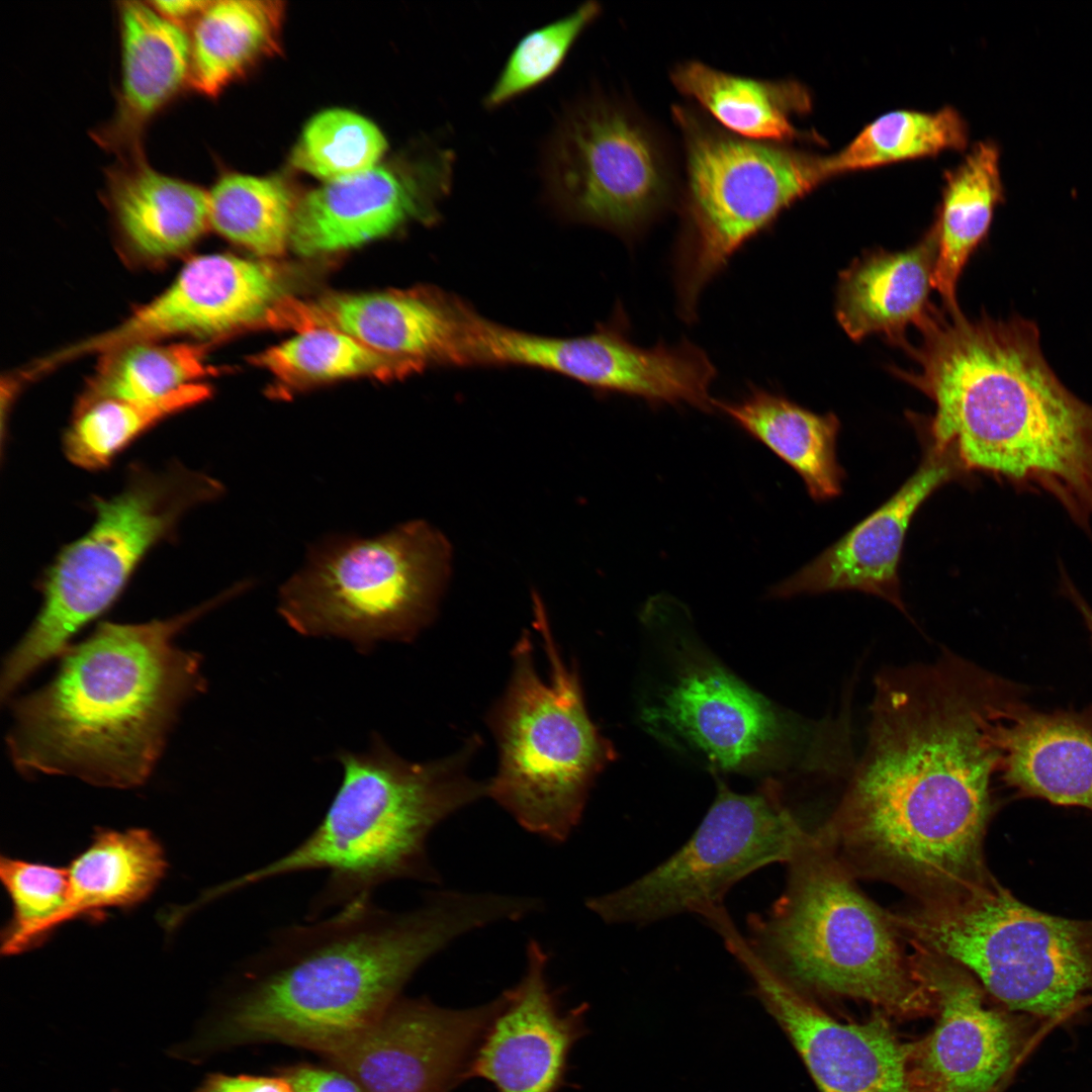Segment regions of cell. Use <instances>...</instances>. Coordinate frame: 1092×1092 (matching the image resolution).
<instances>
[{
  "instance_id": "obj_1",
  "label": "cell",
  "mask_w": 1092,
  "mask_h": 1092,
  "mask_svg": "<svg viewBox=\"0 0 1092 1092\" xmlns=\"http://www.w3.org/2000/svg\"><path fill=\"white\" fill-rule=\"evenodd\" d=\"M1003 688L948 651L877 675L864 749L816 831L853 876L895 883L922 903L992 878L983 841Z\"/></svg>"
},
{
  "instance_id": "obj_2",
  "label": "cell",
  "mask_w": 1092,
  "mask_h": 1092,
  "mask_svg": "<svg viewBox=\"0 0 1092 1092\" xmlns=\"http://www.w3.org/2000/svg\"><path fill=\"white\" fill-rule=\"evenodd\" d=\"M510 915L503 894L438 890L404 911L364 898L278 929L244 962L242 989L200 1042L275 1041L327 1056L375 1023L430 959Z\"/></svg>"
},
{
  "instance_id": "obj_3",
  "label": "cell",
  "mask_w": 1092,
  "mask_h": 1092,
  "mask_svg": "<svg viewBox=\"0 0 1092 1092\" xmlns=\"http://www.w3.org/2000/svg\"><path fill=\"white\" fill-rule=\"evenodd\" d=\"M934 310L917 367L898 374L935 404L928 440L951 447L966 472L1046 493L1084 530L1092 525V404L1049 365L1036 326Z\"/></svg>"
},
{
  "instance_id": "obj_4",
  "label": "cell",
  "mask_w": 1092,
  "mask_h": 1092,
  "mask_svg": "<svg viewBox=\"0 0 1092 1092\" xmlns=\"http://www.w3.org/2000/svg\"><path fill=\"white\" fill-rule=\"evenodd\" d=\"M231 594L167 620L105 622L67 648L49 684L14 705L15 766L103 787L144 784L179 710L205 689L200 655L174 638Z\"/></svg>"
},
{
  "instance_id": "obj_5",
  "label": "cell",
  "mask_w": 1092,
  "mask_h": 1092,
  "mask_svg": "<svg viewBox=\"0 0 1092 1092\" xmlns=\"http://www.w3.org/2000/svg\"><path fill=\"white\" fill-rule=\"evenodd\" d=\"M476 744L427 762L406 760L380 739L367 751L340 753L343 779L315 829L283 855L223 883V892L323 870L327 879L310 904L312 919L371 898L392 881L438 883L427 848L431 832L486 796V784L467 769Z\"/></svg>"
},
{
  "instance_id": "obj_6",
  "label": "cell",
  "mask_w": 1092,
  "mask_h": 1092,
  "mask_svg": "<svg viewBox=\"0 0 1092 1092\" xmlns=\"http://www.w3.org/2000/svg\"><path fill=\"white\" fill-rule=\"evenodd\" d=\"M787 866L782 894L747 917L743 934L771 972L810 997L859 999L897 1016L935 1011L894 915L857 888L815 832Z\"/></svg>"
},
{
  "instance_id": "obj_7",
  "label": "cell",
  "mask_w": 1092,
  "mask_h": 1092,
  "mask_svg": "<svg viewBox=\"0 0 1092 1092\" xmlns=\"http://www.w3.org/2000/svg\"><path fill=\"white\" fill-rule=\"evenodd\" d=\"M535 615L548 678L540 677L525 633L488 719L499 758L486 796L527 831L558 843L579 823L590 787L615 751L590 720L575 665L565 663L538 598Z\"/></svg>"
},
{
  "instance_id": "obj_8",
  "label": "cell",
  "mask_w": 1092,
  "mask_h": 1092,
  "mask_svg": "<svg viewBox=\"0 0 1092 1092\" xmlns=\"http://www.w3.org/2000/svg\"><path fill=\"white\" fill-rule=\"evenodd\" d=\"M895 920L1010 1011L1054 1021L1092 1002V921L1033 909L993 878Z\"/></svg>"
},
{
  "instance_id": "obj_9",
  "label": "cell",
  "mask_w": 1092,
  "mask_h": 1092,
  "mask_svg": "<svg viewBox=\"0 0 1092 1092\" xmlns=\"http://www.w3.org/2000/svg\"><path fill=\"white\" fill-rule=\"evenodd\" d=\"M216 479L176 464L136 470L123 490L96 497L95 523L68 544L41 580L42 607L5 660L1 697L64 652L70 638L116 600L146 553L191 509L219 497Z\"/></svg>"
},
{
  "instance_id": "obj_10",
  "label": "cell",
  "mask_w": 1092,
  "mask_h": 1092,
  "mask_svg": "<svg viewBox=\"0 0 1092 1092\" xmlns=\"http://www.w3.org/2000/svg\"><path fill=\"white\" fill-rule=\"evenodd\" d=\"M672 116L686 167L676 291L680 314L691 320L730 257L830 177L826 157L738 136L689 106L673 105Z\"/></svg>"
},
{
  "instance_id": "obj_11",
  "label": "cell",
  "mask_w": 1092,
  "mask_h": 1092,
  "mask_svg": "<svg viewBox=\"0 0 1092 1092\" xmlns=\"http://www.w3.org/2000/svg\"><path fill=\"white\" fill-rule=\"evenodd\" d=\"M451 560L446 537L421 520L373 538L331 539L281 586L278 612L299 634L362 651L407 641L434 618Z\"/></svg>"
},
{
  "instance_id": "obj_12",
  "label": "cell",
  "mask_w": 1092,
  "mask_h": 1092,
  "mask_svg": "<svg viewBox=\"0 0 1092 1092\" xmlns=\"http://www.w3.org/2000/svg\"><path fill=\"white\" fill-rule=\"evenodd\" d=\"M646 726L734 772L798 769L835 776L853 764L849 720L785 712L711 660H688L676 682L642 713Z\"/></svg>"
},
{
  "instance_id": "obj_13",
  "label": "cell",
  "mask_w": 1092,
  "mask_h": 1092,
  "mask_svg": "<svg viewBox=\"0 0 1092 1092\" xmlns=\"http://www.w3.org/2000/svg\"><path fill=\"white\" fill-rule=\"evenodd\" d=\"M808 830L767 779L751 794L718 781L717 796L689 840L624 887L589 898L586 907L609 924L647 925L723 905L742 879L775 862L788 863Z\"/></svg>"
},
{
  "instance_id": "obj_14",
  "label": "cell",
  "mask_w": 1092,
  "mask_h": 1092,
  "mask_svg": "<svg viewBox=\"0 0 1092 1092\" xmlns=\"http://www.w3.org/2000/svg\"><path fill=\"white\" fill-rule=\"evenodd\" d=\"M542 178L564 216L622 236L644 229L674 191L664 140L629 105L600 95L563 114L545 147Z\"/></svg>"
},
{
  "instance_id": "obj_15",
  "label": "cell",
  "mask_w": 1092,
  "mask_h": 1092,
  "mask_svg": "<svg viewBox=\"0 0 1092 1092\" xmlns=\"http://www.w3.org/2000/svg\"><path fill=\"white\" fill-rule=\"evenodd\" d=\"M938 1020L908 1043L907 1092H993L1026 1052L1035 1018L989 1006L979 983L956 964L912 945Z\"/></svg>"
},
{
  "instance_id": "obj_16",
  "label": "cell",
  "mask_w": 1092,
  "mask_h": 1092,
  "mask_svg": "<svg viewBox=\"0 0 1092 1092\" xmlns=\"http://www.w3.org/2000/svg\"><path fill=\"white\" fill-rule=\"evenodd\" d=\"M711 928L749 976L753 992L801 1056L820 1092H907L908 1043L880 1015L843 1023L771 972L728 913Z\"/></svg>"
},
{
  "instance_id": "obj_17",
  "label": "cell",
  "mask_w": 1092,
  "mask_h": 1092,
  "mask_svg": "<svg viewBox=\"0 0 1092 1092\" xmlns=\"http://www.w3.org/2000/svg\"><path fill=\"white\" fill-rule=\"evenodd\" d=\"M499 1005L449 1009L399 997L370 1027L326 1057L365 1092H451Z\"/></svg>"
},
{
  "instance_id": "obj_18",
  "label": "cell",
  "mask_w": 1092,
  "mask_h": 1092,
  "mask_svg": "<svg viewBox=\"0 0 1092 1092\" xmlns=\"http://www.w3.org/2000/svg\"><path fill=\"white\" fill-rule=\"evenodd\" d=\"M288 295L283 271L272 263L230 254L189 260L173 282L113 329L62 351L66 361L105 354L168 337L214 338L264 324Z\"/></svg>"
},
{
  "instance_id": "obj_19",
  "label": "cell",
  "mask_w": 1092,
  "mask_h": 1092,
  "mask_svg": "<svg viewBox=\"0 0 1092 1092\" xmlns=\"http://www.w3.org/2000/svg\"><path fill=\"white\" fill-rule=\"evenodd\" d=\"M494 354L500 365L549 370L650 403H686L704 411L714 407L709 390L715 367L702 349L688 341L642 348L615 329L554 338L504 328L496 335Z\"/></svg>"
},
{
  "instance_id": "obj_20",
  "label": "cell",
  "mask_w": 1092,
  "mask_h": 1092,
  "mask_svg": "<svg viewBox=\"0 0 1092 1092\" xmlns=\"http://www.w3.org/2000/svg\"><path fill=\"white\" fill-rule=\"evenodd\" d=\"M454 164L452 150L436 147L416 160L326 182L299 198L289 245L310 257L359 247L413 220L436 221Z\"/></svg>"
},
{
  "instance_id": "obj_21",
  "label": "cell",
  "mask_w": 1092,
  "mask_h": 1092,
  "mask_svg": "<svg viewBox=\"0 0 1092 1092\" xmlns=\"http://www.w3.org/2000/svg\"><path fill=\"white\" fill-rule=\"evenodd\" d=\"M476 312L451 294L431 288L331 294L302 301L285 297L264 324L297 332L343 333L421 372L431 365H470Z\"/></svg>"
},
{
  "instance_id": "obj_22",
  "label": "cell",
  "mask_w": 1092,
  "mask_h": 1092,
  "mask_svg": "<svg viewBox=\"0 0 1092 1092\" xmlns=\"http://www.w3.org/2000/svg\"><path fill=\"white\" fill-rule=\"evenodd\" d=\"M547 963L544 948L530 940L524 975L499 996L467 1078H482L496 1092H557L563 1084L570 1050L583 1034L586 1009L559 1008L547 981Z\"/></svg>"
},
{
  "instance_id": "obj_23",
  "label": "cell",
  "mask_w": 1092,
  "mask_h": 1092,
  "mask_svg": "<svg viewBox=\"0 0 1092 1092\" xmlns=\"http://www.w3.org/2000/svg\"><path fill=\"white\" fill-rule=\"evenodd\" d=\"M965 473L951 447L928 441L919 467L894 495L815 559L771 587L770 597L857 590L884 599L907 615L899 563L911 520L937 488Z\"/></svg>"
},
{
  "instance_id": "obj_24",
  "label": "cell",
  "mask_w": 1092,
  "mask_h": 1092,
  "mask_svg": "<svg viewBox=\"0 0 1092 1092\" xmlns=\"http://www.w3.org/2000/svg\"><path fill=\"white\" fill-rule=\"evenodd\" d=\"M116 12L120 74L115 107L91 136L117 160H135L146 158L144 140L152 121L191 89V44L189 32L149 2L120 1Z\"/></svg>"
},
{
  "instance_id": "obj_25",
  "label": "cell",
  "mask_w": 1092,
  "mask_h": 1092,
  "mask_svg": "<svg viewBox=\"0 0 1092 1092\" xmlns=\"http://www.w3.org/2000/svg\"><path fill=\"white\" fill-rule=\"evenodd\" d=\"M997 774L1016 793L1092 812V716L1004 699L992 725Z\"/></svg>"
},
{
  "instance_id": "obj_26",
  "label": "cell",
  "mask_w": 1092,
  "mask_h": 1092,
  "mask_svg": "<svg viewBox=\"0 0 1092 1092\" xmlns=\"http://www.w3.org/2000/svg\"><path fill=\"white\" fill-rule=\"evenodd\" d=\"M937 254L933 225L913 247L903 252H869L839 276L835 313L849 338L859 341L873 334L906 344L909 326L921 328L934 311L929 302Z\"/></svg>"
},
{
  "instance_id": "obj_27",
  "label": "cell",
  "mask_w": 1092,
  "mask_h": 1092,
  "mask_svg": "<svg viewBox=\"0 0 1092 1092\" xmlns=\"http://www.w3.org/2000/svg\"><path fill=\"white\" fill-rule=\"evenodd\" d=\"M102 195L121 238L148 259L184 253L210 226L208 192L146 158L116 160L105 170Z\"/></svg>"
},
{
  "instance_id": "obj_28",
  "label": "cell",
  "mask_w": 1092,
  "mask_h": 1092,
  "mask_svg": "<svg viewBox=\"0 0 1092 1092\" xmlns=\"http://www.w3.org/2000/svg\"><path fill=\"white\" fill-rule=\"evenodd\" d=\"M670 79L679 93L733 134L779 144L804 139L793 118L808 113L812 99L798 81L742 77L696 60L676 65Z\"/></svg>"
},
{
  "instance_id": "obj_29",
  "label": "cell",
  "mask_w": 1092,
  "mask_h": 1092,
  "mask_svg": "<svg viewBox=\"0 0 1092 1092\" xmlns=\"http://www.w3.org/2000/svg\"><path fill=\"white\" fill-rule=\"evenodd\" d=\"M714 407L789 464L815 500L840 493L843 471L836 458L840 425L833 414H815L758 387L736 401L714 399Z\"/></svg>"
},
{
  "instance_id": "obj_30",
  "label": "cell",
  "mask_w": 1092,
  "mask_h": 1092,
  "mask_svg": "<svg viewBox=\"0 0 1092 1092\" xmlns=\"http://www.w3.org/2000/svg\"><path fill=\"white\" fill-rule=\"evenodd\" d=\"M67 869L69 899L62 924L97 920L109 910L143 903L160 884L167 862L160 842L147 829H103Z\"/></svg>"
},
{
  "instance_id": "obj_31",
  "label": "cell",
  "mask_w": 1092,
  "mask_h": 1092,
  "mask_svg": "<svg viewBox=\"0 0 1092 1092\" xmlns=\"http://www.w3.org/2000/svg\"><path fill=\"white\" fill-rule=\"evenodd\" d=\"M282 3L209 1L190 26V87L216 97L262 59L279 49Z\"/></svg>"
},
{
  "instance_id": "obj_32",
  "label": "cell",
  "mask_w": 1092,
  "mask_h": 1092,
  "mask_svg": "<svg viewBox=\"0 0 1092 1092\" xmlns=\"http://www.w3.org/2000/svg\"><path fill=\"white\" fill-rule=\"evenodd\" d=\"M1003 199L998 148L979 143L948 173L934 225L937 254L932 286L945 310L959 309L957 285L972 254L986 238L994 210Z\"/></svg>"
},
{
  "instance_id": "obj_33",
  "label": "cell",
  "mask_w": 1092,
  "mask_h": 1092,
  "mask_svg": "<svg viewBox=\"0 0 1092 1092\" xmlns=\"http://www.w3.org/2000/svg\"><path fill=\"white\" fill-rule=\"evenodd\" d=\"M75 414L103 400L145 401L211 373L202 346L139 342L102 354Z\"/></svg>"
},
{
  "instance_id": "obj_34",
  "label": "cell",
  "mask_w": 1092,
  "mask_h": 1092,
  "mask_svg": "<svg viewBox=\"0 0 1092 1092\" xmlns=\"http://www.w3.org/2000/svg\"><path fill=\"white\" fill-rule=\"evenodd\" d=\"M208 194L210 226L225 239L263 257L289 245L299 199L283 178L228 172Z\"/></svg>"
},
{
  "instance_id": "obj_35",
  "label": "cell",
  "mask_w": 1092,
  "mask_h": 1092,
  "mask_svg": "<svg viewBox=\"0 0 1092 1092\" xmlns=\"http://www.w3.org/2000/svg\"><path fill=\"white\" fill-rule=\"evenodd\" d=\"M289 386L368 376L401 379L419 369L336 331L309 330L251 358Z\"/></svg>"
},
{
  "instance_id": "obj_36",
  "label": "cell",
  "mask_w": 1092,
  "mask_h": 1092,
  "mask_svg": "<svg viewBox=\"0 0 1092 1092\" xmlns=\"http://www.w3.org/2000/svg\"><path fill=\"white\" fill-rule=\"evenodd\" d=\"M965 122L953 109L896 110L869 123L842 150L826 157L829 177L845 172L964 149Z\"/></svg>"
},
{
  "instance_id": "obj_37",
  "label": "cell",
  "mask_w": 1092,
  "mask_h": 1092,
  "mask_svg": "<svg viewBox=\"0 0 1092 1092\" xmlns=\"http://www.w3.org/2000/svg\"><path fill=\"white\" fill-rule=\"evenodd\" d=\"M210 394L208 385L194 382L153 400L96 402L75 414L64 436L65 454L82 468H103L147 430Z\"/></svg>"
},
{
  "instance_id": "obj_38",
  "label": "cell",
  "mask_w": 1092,
  "mask_h": 1092,
  "mask_svg": "<svg viewBox=\"0 0 1092 1092\" xmlns=\"http://www.w3.org/2000/svg\"><path fill=\"white\" fill-rule=\"evenodd\" d=\"M387 149L379 128L353 111L333 108L314 115L292 150L294 168L327 182L374 168Z\"/></svg>"
},
{
  "instance_id": "obj_39",
  "label": "cell",
  "mask_w": 1092,
  "mask_h": 1092,
  "mask_svg": "<svg viewBox=\"0 0 1092 1092\" xmlns=\"http://www.w3.org/2000/svg\"><path fill=\"white\" fill-rule=\"evenodd\" d=\"M0 878L12 904L1 951L18 954L39 945L63 925L69 899L68 869L2 856Z\"/></svg>"
},
{
  "instance_id": "obj_40",
  "label": "cell",
  "mask_w": 1092,
  "mask_h": 1092,
  "mask_svg": "<svg viewBox=\"0 0 1092 1092\" xmlns=\"http://www.w3.org/2000/svg\"><path fill=\"white\" fill-rule=\"evenodd\" d=\"M601 6L588 0L571 13L527 32L516 44L483 105L496 109L548 81L562 66L581 33L598 18Z\"/></svg>"
},
{
  "instance_id": "obj_41",
  "label": "cell",
  "mask_w": 1092,
  "mask_h": 1092,
  "mask_svg": "<svg viewBox=\"0 0 1092 1092\" xmlns=\"http://www.w3.org/2000/svg\"><path fill=\"white\" fill-rule=\"evenodd\" d=\"M294 1092H365L350 1075L340 1069L300 1064L283 1069Z\"/></svg>"
},
{
  "instance_id": "obj_42",
  "label": "cell",
  "mask_w": 1092,
  "mask_h": 1092,
  "mask_svg": "<svg viewBox=\"0 0 1092 1092\" xmlns=\"http://www.w3.org/2000/svg\"><path fill=\"white\" fill-rule=\"evenodd\" d=\"M195 1092H294L290 1082L279 1076H231L212 1073L205 1077Z\"/></svg>"
},
{
  "instance_id": "obj_43",
  "label": "cell",
  "mask_w": 1092,
  "mask_h": 1092,
  "mask_svg": "<svg viewBox=\"0 0 1092 1092\" xmlns=\"http://www.w3.org/2000/svg\"><path fill=\"white\" fill-rule=\"evenodd\" d=\"M208 3L209 1L197 0H157L149 2L160 15L183 28L185 26L190 27Z\"/></svg>"
},
{
  "instance_id": "obj_44",
  "label": "cell",
  "mask_w": 1092,
  "mask_h": 1092,
  "mask_svg": "<svg viewBox=\"0 0 1092 1092\" xmlns=\"http://www.w3.org/2000/svg\"><path fill=\"white\" fill-rule=\"evenodd\" d=\"M1069 590L1071 593L1072 599L1074 600V602H1075L1076 606L1078 607L1082 617L1085 620L1086 626H1087V628H1088V630H1089V632L1091 634V638H1092V610L1089 608V606L1085 603V601L1073 588H1069Z\"/></svg>"
},
{
  "instance_id": "obj_45",
  "label": "cell",
  "mask_w": 1092,
  "mask_h": 1092,
  "mask_svg": "<svg viewBox=\"0 0 1092 1092\" xmlns=\"http://www.w3.org/2000/svg\"><path fill=\"white\" fill-rule=\"evenodd\" d=\"M1001 1089H1002V1088H1000V1089H997V1090H995V1091H993V1092H1001Z\"/></svg>"
}]
</instances>
